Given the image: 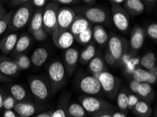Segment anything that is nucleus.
<instances>
[{
    "label": "nucleus",
    "instance_id": "1a4fd4ad",
    "mask_svg": "<svg viewBox=\"0 0 157 117\" xmlns=\"http://www.w3.org/2000/svg\"><path fill=\"white\" fill-rule=\"evenodd\" d=\"M132 75L133 80L138 83H148L150 85L154 84L157 81L156 66L149 71L142 68H136Z\"/></svg>",
    "mask_w": 157,
    "mask_h": 117
},
{
    "label": "nucleus",
    "instance_id": "4be33fe9",
    "mask_svg": "<svg viewBox=\"0 0 157 117\" xmlns=\"http://www.w3.org/2000/svg\"><path fill=\"white\" fill-rule=\"evenodd\" d=\"M125 10L132 16H136L144 12L145 6L140 0H127L123 2Z\"/></svg>",
    "mask_w": 157,
    "mask_h": 117
},
{
    "label": "nucleus",
    "instance_id": "3c124183",
    "mask_svg": "<svg viewBox=\"0 0 157 117\" xmlns=\"http://www.w3.org/2000/svg\"><path fill=\"white\" fill-rule=\"evenodd\" d=\"M56 2L58 4H63V5H69V4L74 3V1L73 0H58Z\"/></svg>",
    "mask_w": 157,
    "mask_h": 117
},
{
    "label": "nucleus",
    "instance_id": "13d9d810",
    "mask_svg": "<svg viewBox=\"0 0 157 117\" xmlns=\"http://www.w3.org/2000/svg\"><path fill=\"white\" fill-rule=\"evenodd\" d=\"M17 117H23V116H18Z\"/></svg>",
    "mask_w": 157,
    "mask_h": 117
},
{
    "label": "nucleus",
    "instance_id": "f8f14e48",
    "mask_svg": "<svg viewBox=\"0 0 157 117\" xmlns=\"http://www.w3.org/2000/svg\"><path fill=\"white\" fill-rule=\"evenodd\" d=\"M85 18L92 23L102 24L107 20L106 12L98 7H90L84 11Z\"/></svg>",
    "mask_w": 157,
    "mask_h": 117
},
{
    "label": "nucleus",
    "instance_id": "a211bd4d",
    "mask_svg": "<svg viewBox=\"0 0 157 117\" xmlns=\"http://www.w3.org/2000/svg\"><path fill=\"white\" fill-rule=\"evenodd\" d=\"M90 27V22L82 16H75L73 23L69 27V31L73 36H77Z\"/></svg>",
    "mask_w": 157,
    "mask_h": 117
},
{
    "label": "nucleus",
    "instance_id": "37998d69",
    "mask_svg": "<svg viewBox=\"0 0 157 117\" xmlns=\"http://www.w3.org/2000/svg\"><path fill=\"white\" fill-rule=\"evenodd\" d=\"M104 59H105V61L107 64H110V65H113L116 63V59L113 58V56L111 55L109 51L106 52L105 55H104Z\"/></svg>",
    "mask_w": 157,
    "mask_h": 117
},
{
    "label": "nucleus",
    "instance_id": "2eb2a0df",
    "mask_svg": "<svg viewBox=\"0 0 157 117\" xmlns=\"http://www.w3.org/2000/svg\"><path fill=\"white\" fill-rule=\"evenodd\" d=\"M109 52L110 53L116 60H119L124 54V46L123 42L120 37L113 35L109 39Z\"/></svg>",
    "mask_w": 157,
    "mask_h": 117
},
{
    "label": "nucleus",
    "instance_id": "f257e3e1",
    "mask_svg": "<svg viewBox=\"0 0 157 117\" xmlns=\"http://www.w3.org/2000/svg\"><path fill=\"white\" fill-rule=\"evenodd\" d=\"M34 7L30 1H27L21 6H18L16 11L13 13L7 30L9 32H13L25 27L28 21L31 19Z\"/></svg>",
    "mask_w": 157,
    "mask_h": 117
},
{
    "label": "nucleus",
    "instance_id": "ea45409f",
    "mask_svg": "<svg viewBox=\"0 0 157 117\" xmlns=\"http://www.w3.org/2000/svg\"><path fill=\"white\" fill-rule=\"evenodd\" d=\"M139 102V97L135 94H130L128 95V109H132L137 102Z\"/></svg>",
    "mask_w": 157,
    "mask_h": 117
},
{
    "label": "nucleus",
    "instance_id": "4468645a",
    "mask_svg": "<svg viewBox=\"0 0 157 117\" xmlns=\"http://www.w3.org/2000/svg\"><path fill=\"white\" fill-rule=\"evenodd\" d=\"M101 87L107 94H111L115 91L116 88V79L112 74L107 71L100 73L98 79Z\"/></svg>",
    "mask_w": 157,
    "mask_h": 117
},
{
    "label": "nucleus",
    "instance_id": "e433bc0d",
    "mask_svg": "<svg viewBox=\"0 0 157 117\" xmlns=\"http://www.w3.org/2000/svg\"><path fill=\"white\" fill-rule=\"evenodd\" d=\"M140 59L137 57L135 58H131L129 61L126 63L125 65V70L128 74H132L134 70L136 69V66L140 63Z\"/></svg>",
    "mask_w": 157,
    "mask_h": 117
},
{
    "label": "nucleus",
    "instance_id": "09e8293b",
    "mask_svg": "<svg viewBox=\"0 0 157 117\" xmlns=\"http://www.w3.org/2000/svg\"><path fill=\"white\" fill-rule=\"evenodd\" d=\"M52 113V111L41 112V113L37 114L35 117H51Z\"/></svg>",
    "mask_w": 157,
    "mask_h": 117
},
{
    "label": "nucleus",
    "instance_id": "a19ab883",
    "mask_svg": "<svg viewBox=\"0 0 157 117\" xmlns=\"http://www.w3.org/2000/svg\"><path fill=\"white\" fill-rule=\"evenodd\" d=\"M30 2L33 7L35 6L38 9H42L43 7L46 6L48 2L46 0H33V1H30Z\"/></svg>",
    "mask_w": 157,
    "mask_h": 117
},
{
    "label": "nucleus",
    "instance_id": "aec40b11",
    "mask_svg": "<svg viewBox=\"0 0 157 117\" xmlns=\"http://www.w3.org/2000/svg\"><path fill=\"white\" fill-rule=\"evenodd\" d=\"M32 42L31 37L29 35L24 33L18 37L16 42L15 48L13 49V54L15 56H17L18 55L23 54V53L30 47Z\"/></svg>",
    "mask_w": 157,
    "mask_h": 117
},
{
    "label": "nucleus",
    "instance_id": "5fc2aeb1",
    "mask_svg": "<svg viewBox=\"0 0 157 117\" xmlns=\"http://www.w3.org/2000/svg\"><path fill=\"white\" fill-rule=\"evenodd\" d=\"M112 117H127V116L125 115V114L123 113V112H117L113 114Z\"/></svg>",
    "mask_w": 157,
    "mask_h": 117
},
{
    "label": "nucleus",
    "instance_id": "8fccbe9b",
    "mask_svg": "<svg viewBox=\"0 0 157 117\" xmlns=\"http://www.w3.org/2000/svg\"><path fill=\"white\" fill-rule=\"evenodd\" d=\"M7 13L6 9L4 8V6L2 5V4L0 2V20L4 17V16Z\"/></svg>",
    "mask_w": 157,
    "mask_h": 117
},
{
    "label": "nucleus",
    "instance_id": "79ce46f5",
    "mask_svg": "<svg viewBox=\"0 0 157 117\" xmlns=\"http://www.w3.org/2000/svg\"><path fill=\"white\" fill-rule=\"evenodd\" d=\"M51 117H67L65 110L62 108H58L52 112Z\"/></svg>",
    "mask_w": 157,
    "mask_h": 117
},
{
    "label": "nucleus",
    "instance_id": "4c0bfd02",
    "mask_svg": "<svg viewBox=\"0 0 157 117\" xmlns=\"http://www.w3.org/2000/svg\"><path fill=\"white\" fill-rule=\"evenodd\" d=\"M31 34L33 36V37L35 38V39L38 42H44V40H46L47 37H48V34H47V32L43 28L35 31Z\"/></svg>",
    "mask_w": 157,
    "mask_h": 117
},
{
    "label": "nucleus",
    "instance_id": "603ef678",
    "mask_svg": "<svg viewBox=\"0 0 157 117\" xmlns=\"http://www.w3.org/2000/svg\"><path fill=\"white\" fill-rule=\"evenodd\" d=\"M11 79L10 77H8L5 75H2V74L0 72V82H11Z\"/></svg>",
    "mask_w": 157,
    "mask_h": 117
},
{
    "label": "nucleus",
    "instance_id": "a18cd8bd",
    "mask_svg": "<svg viewBox=\"0 0 157 117\" xmlns=\"http://www.w3.org/2000/svg\"><path fill=\"white\" fill-rule=\"evenodd\" d=\"M3 117H17V116L13 110H4Z\"/></svg>",
    "mask_w": 157,
    "mask_h": 117
},
{
    "label": "nucleus",
    "instance_id": "49530a36",
    "mask_svg": "<svg viewBox=\"0 0 157 117\" xmlns=\"http://www.w3.org/2000/svg\"><path fill=\"white\" fill-rule=\"evenodd\" d=\"M130 59H131V56H130V55L128 54V53L123 54V56H122V57H121V60H122L123 63H124V64H125L126 63H127L129 61Z\"/></svg>",
    "mask_w": 157,
    "mask_h": 117
},
{
    "label": "nucleus",
    "instance_id": "7c9ffc66",
    "mask_svg": "<svg viewBox=\"0 0 157 117\" xmlns=\"http://www.w3.org/2000/svg\"><path fill=\"white\" fill-rule=\"evenodd\" d=\"M68 114L71 117H85L86 115V112L82 105L79 103L71 104L67 108Z\"/></svg>",
    "mask_w": 157,
    "mask_h": 117
},
{
    "label": "nucleus",
    "instance_id": "dca6fc26",
    "mask_svg": "<svg viewBox=\"0 0 157 117\" xmlns=\"http://www.w3.org/2000/svg\"><path fill=\"white\" fill-rule=\"evenodd\" d=\"M18 39L16 33H11L0 40V51L4 55H8L13 51Z\"/></svg>",
    "mask_w": 157,
    "mask_h": 117
},
{
    "label": "nucleus",
    "instance_id": "de8ad7c7",
    "mask_svg": "<svg viewBox=\"0 0 157 117\" xmlns=\"http://www.w3.org/2000/svg\"><path fill=\"white\" fill-rule=\"evenodd\" d=\"M27 1H12L10 3H9V5L11 6H13V7H16V6H20L23 4L24 3Z\"/></svg>",
    "mask_w": 157,
    "mask_h": 117
},
{
    "label": "nucleus",
    "instance_id": "0eeeda50",
    "mask_svg": "<svg viewBox=\"0 0 157 117\" xmlns=\"http://www.w3.org/2000/svg\"><path fill=\"white\" fill-rule=\"evenodd\" d=\"M75 18V11L68 7L59 9L57 13V27L60 31L68 30Z\"/></svg>",
    "mask_w": 157,
    "mask_h": 117
},
{
    "label": "nucleus",
    "instance_id": "f3484780",
    "mask_svg": "<svg viewBox=\"0 0 157 117\" xmlns=\"http://www.w3.org/2000/svg\"><path fill=\"white\" fill-rule=\"evenodd\" d=\"M144 37L145 35L144 30L139 26L135 27L132 31L131 37L130 39V47L135 51L141 49L144 44Z\"/></svg>",
    "mask_w": 157,
    "mask_h": 117
},
{
    "label": "nucleus",
    "instance_id": "bb28decb",
    "mask_svg": "<svg viewBox=\"0 0 157 117\" xmlns=\"http://www.w3.org/2000/svg\"><path fill=\"white\" fill-rule=\"evenodd\" d=\"M156 55L152 52H148L145 53L140 59V63L146 70H151L156 65Z\"/></svg>",
    "mask_w": 157,
    "mask_h": 117
},
{
    "label": "nucleus",
    "instance_id": "6ab92c4d",
    "mask_svg": "<svg viewBox=\"0 0 157 117\" xmlns=\"http://www.w3.org/2000/svg\"><path fill=\"white\" fill-rule=\"evenodd\" d=\"M49 57V52L43 47L37 48L32 53L30 61L32 64L36 68H40L43 65Z\"/></svg>",
    "mask_w": 157,
    "mask_h": 117
},
{
    "label": "nucleus",
    "instance_id": "5701e85b",
    "mask_svg": "<svg viewBox=\"0 0 157 117\" xmlns=\"http://www.w3.org/2000/svg\"><path fill=\"white\" fill-rule=\"evenodd\" d=\"M9 93L17 102L25 101L28 99V92L24 86L21 84H13L9 86Z\"/></svg>",
    "mask_w": 157,
    "mask_h": 117
},
{
    "label": "nucleus",
    "instance_id": "9d476101",
    "mask_svg": "<svg viewBox=\"0 0 157 117\" xmlns=\"http://www.w3.org/2000/svg\"><path fill=\"white\" fill-rule=\"evenodd\" d=\"M20 71L13 59L0 54V72L2 75L8 77L16 76L20 73Z\"/></svg>",
    "mask_w": 157,
    "mask_h": 117
},
{
    "label": "nucleus",
    "instance_id": "9b49d317",
    "mask_svg": "<svg viewBox=\"0 0 157 117\" xmlns=\"http://www.w3.org/2000/svg\"><path fill=\"white\" fill-rule=\"evenodd\" d=\"M42 109V106L30 102L23 101L17 102L15 107H14L13 110L15 112V113L18 114V116L30 117L34 115L35 114H36L38 111H40Z\"/></svg>",
    "mask_w": 157,
    "mask_h": 117
},
{
    "label": "nucleus",
    "instance_id": "58836bf2",
    "mask_svg": "<svg viewBox=\"0 0 157 117\" xmlns=\"http://www.w3.org/2000/svg\"><path fill=\"white\" fill-rule=\"evenodd\" d=\"M147 35L151 39L156 41L157 39V24L151 23L148 26L147 29Z\"/></svg>",
    "mask_w": 157,
    "mask_h": 117
},
{
    "label": "nucleus",
    "instance_id": "b1692460",
    "mask_svg": "<svg viewBox=\"0 0 157 117\" xmlns=\"http://www.w3.org/2000/svg\"><path fill=\"white\" fill-rule=\"evenodd\" d=\"M92 38L99 45L103 46L109 41V35L101 25H96L92 30Z\"/></svg>",
    "mask_w": 157,
    "mask_h": 117
},
{
    "label": "nucleus",
    "instance_id": "39448f33",
    "mask_svg": "<svg viewBox=\"0 0 157 117\" xmlns=\"http://www.w3.org/2000/svg\"><path fill=\"white\" fill-rule=\"evenodd\" d=\"M52 39L55 46L60 49H68L74 43V36L69 30L60 31L56 27L52 34Z\"/></svg>",
    "mask_w": 157,
    "mask_h": 117
},
{
    "label": "nucleus",
    "instance_id": "6e6552de",
    "mask_svg": "<svg viewBox=\"0 0 157 117\" xmlns=\"http://www.w3.org/2000/svg\"><path fill=\"white\" fill-rule=\"evenodd\" d=\"M79 87L84 93L90 95L98 94L101 90L99 80L92 75L83 76L80 80Z\"/></svg>",
    "mask_w": 157,
    "mask_h": 117
},
{
    "label": "nucleus",
    "instance_id": "473e14b6",
    "mask_svg": "<svg viewBox=\"0 0 157 117\" xmlns=\"http://www.w3.org/2000/svg\"><path fill=\"white\" fill-rule=\"evenodd\" d=\"M77 39L79 43L82 44H87L92 39V29L91 27L83 31L80 35L77 36Z\"/></svg>",
    "mask_w": 157,
    "mask_h": 117
},
{
    "label": "nucleus",
    "instance_id": "4d7b16f0",
    "mask_svg": "<svg viewBox=\"0 0 157 117\" xmlns=\"http://www.w3.org/2000/svg\"><path fill=\"white\" fill-rule=\"evenodd\" d=\"M97 117H112V115H111L109 113H104L101 114V115L98 116Z\"/></svg>",
    "mask_w": 157,
    "mask_h": 117
},
{
    "label": "nucleus",
    "instance_id": "f03ea898",
    "mask_svg": "<svg viewBox=\"0 0 157 117\" xmlns=\"http://www.w3.org/2000/svg\"><path fill=\"white\" fill-rule=\"evenodd\" d=\"M30 92L39 101H46L50 97L52 88L50 83L41 76H31L28 79Z\"/></svg>",
    "mask_w": 157,
    "mask_h": 117
},
{
    "label": "nucleus",
    "instance_id": "72a5a7b5",
    "mask_svg": "<svg viewBox=\"0 0 157 117\" xmlns=\"http://www.w3.org/2000/svg\"><path fill=\"white\" fill-rule=\"evenodd\" d=\"M16 103L17 102L11 96L10 93H6L4 92L3 109L4 110H13Z\"/></svg>",
    "mask_w": 157,
    "mask_h": 117
},
{
    "label": "nucleus",
    "instance_id": "c756f323",
    "mask_svg": "<svg viewBox=\"0 0 157 117\" xmlns=\"http://www.w3.org/2000/svg\"><path fill=\"white\" fill-rule=\"evenodd\" d=\"M153 89H152L151 85L148 83H140L138 88H137V94L140 97H142L145 100L150 98L153 95Z\"/></svg>",
    "mask_w": 157,
    "mask_h": 117
},
{
    "label": "nucleus",
    "instance_id": "393cba45",
    "mask_svg": "<svg viewBox=\"0 0 157 117\" xmlns=\"http://www.w3.org/2000/svg\"><path fill=\"white\" fill-rule=\"evenodd\" d=\"M133 113L141 117H149L151 115L152 109L148 102L144 100H139L132 108Z\"/></svg>",
    "mask_w": 157,
    "mask_h": 117
},
{
    "label": "nucleus",
    "instance_id": "c85d7f7f",
    "mask_svg": "<svg viewBox=\"0 0 157 117\" xmlns=\"http://www.w3.org/2000/svg\"><path fill=\"white\" fill-rule=\"evenodd\" d=\"M97 50L94 45L89 44L80 53V61L82 63H87L90 62L91 60L96 56Z\"/></svg>",
    "mask_w": 157,
    "mask_h": 117
},
{
    "label": "nucleus",
    "instance_id": "423d86ee",
    "mask_svg": "<svg viewBox=\"0 0 157 117\" xmlns=\"http://www.w3.org/2000/svg\"><path fill=\"white\" fill-rule=\"evenodd\" d=\"M112 19L115 27L121 32H126L130 26V20L125 9L118 5L112 6Z\"/></svg>",
    "mask_w": 157,
    "mask_h": 117
},
{
    "label": "nucleus",
    "instance_id": "ddd939ff",
    "mask_svg": "<svg viewBox=\"0 0 157 117\" xmlns=\"http://www.w3.org/2000/svg\"><path fill=\"white\" fill-rule=\"evenodd\" d=\"M83 109L88 113H96L101 111L106 105V102L93 96H87L81 100Z\"/></svg>",
    "mask_w": 157,
    "mask_h": 117
},
{
    "label": "nucleus",
    "instance_id": "c03bdc74",
    "mask_svg": "<svg viewBox=\"0 0 157 117\" xmlns=\"http://www.w3.org/2000/svg\"><path fill=\"white\" fill-rule=\"evenodd\" d=\"M139 84H140V83L136 82V81L132 80V81H131V82H130V84H129V86H130V90H131V91L133 93L137 94V88H138Z\"/></svg>",
    "mask_w": 157,
    "mask_h": 117
},
{
    "label": "nucleus",
    "instance_id": "cd10ccee",
    "mask_svg": "<svg viewBox=\"0 0 157 117\" xmlns=\"http://www.w3.org/2000/svg\"><path fill=\"white\" fill-rule=\"evenodd\" d=\"M89 70L93 74L101 73L104 71L105 65L104 62L101 57L95 56L89 63Z\"/></svg>",
    "mask_w": 157,
    "mask_h": 117
},
{
    "label": "nucleus",
    "instance_id": "6e6d98bb",
    "mask_svg": "<svg viewBox=\"0 0 157 117\" xmlns=\"http://www.w3.org/2000/svg\"><path fill=\"white\" fill-rule=\"evenodd\" d=\"M111 3L115 4V5H118V4H121L124 2V0H110L109 1Z\"/></svg>",
    "mask_w": 157,
    "mask_h": 117
},
{
    "label": "nucleus",
    "instance_id": "412c9836",
    "mask_svg": "<svg viewBox=\"0 0 157 117\" xmlns=\"http://www.w3.org/2000/svg\"><path fill=\"white\" fill-rule=\"evenodd\" d=\"M79 52L74 48H70V49L66 50L65 54H64V59H65L68 71V70L72 71L74 70L78 60H79Z\"/></svg>",
    "mask_w": 157,
    "mask_h": 117
},
{
    "label": "nucleus",
    "instance_id": "7ed1b4c3",
    "mask_svg": "<svg viewBox=\"0 0 157 117\" xmlns=\"http://www.w3.org/2000/svg\"><path fill=\"white\" fill-rule=\"evenodd\" d=\"M58 10V6L54 2L47 3L43 9V14H42L43 29L46 31L47 34L52 35L57 27Z\"/></svg>",
    "mask_w": 157,
    "mask_h": 117
},
{
    "label": "nucleus",
    "instance_id": "f704fd0d",
    "mask_svg": "<svg viewBox=\"0 0 157 117\" xmlns=\"http://www.w3.org/2000/svg\"><path fill=\"white\" fill-rule=\"evenodd\" d=\"M117 106L121 110L125 111L128 109V95L124 92H121L118 95L117 99Z\"/></svg>",
    "mask_w": 157,
    "mask_h": 117
},
{
    "label": "nucleus",
    "instance_id": "2f4dec72",
    "mask_svg": "<svg viewBox=\"0 0 157 117\" xmlns=\"http://www.w3.org/2000/svg\"><path fill=\"white\" fill-rule=\"evenodd\" d=\"M20 70H26L31 66V61L29 57L25 54H21L16 56L13 59Z\"/></svg>",
    "mask_w": 157,
    "mask_h": 117
},
{
    "label": "nucleus",
    "instance_id": "20e7f679",
    "mask_svg": "<svg viewBox=\"0 0 157 117\" xmlns=\"http://www.w3.org/2000/svg\"><path fill=\"white\" fill-rule=\"evenodd\" d=\"M49 82L52 88V91L56 90L59 85L62 83L66 76V68L60 61H54L49 64L47 70Z\"/></svg>",
    "mask_w": 157,
    "mask_h": 117
},
{
    "label": "nucleus",
    "instance_id": "c9c22d12",
    "mask_svg": "<svg viewBox=\"0 0 157 117\" xmlns=\"http://www.w3.org/2000/svg\"><path fill=\"white\" fill-rule=\"evenodd\" d=\"M13 12L10 11L7 13L5 16L0 20V37L6 32V30L8 29L9 23L12 17Z\"/></svg>",
    "mask_w": 157,
    "mask_h": 117
},
{
    "label": "nucleus",
    "instance_id": "a878e982",
    "mask_svg": "<svg viewBox=\"0 0 157 117\" xmlns=\"http://www.w3.org/2000/svg\"><path fill=\"white\" fill-rule=\"evenodd\" d=\"M42 14H43V9H38L34 12L30 20V32L33 33L35 31L43 28V23H42Z\"/></svg>",
    "mask_w": 157,
    "mask_h": 117
},
{
    "label": "nucleus",
    "instance_id": "864d4df0",
    "mask_svg": "<svg viewBox=\"0 0 157 117\" xmlns=\"http://www.w3.org/2000/svg\"><path fill=\"white\" fill-rule=\"evenodd\" d=\"M3 100H4V92L0 90V112L3 109Z\"/></svg>",
    "mask_w": 157,
    "mask_h": 117
}]
</instances>
